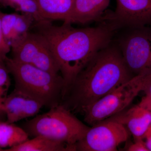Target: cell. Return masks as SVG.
Instances as JSON below:
<instances>
[{"instance_id": "25", "label": "cell", "mask_w": 151, "mask_h": 151, "mask_svg": "<svg viewBox=\"0 0 151 151\" xmlns=\"http://www.w3.org/2000/svg\"><path fill=\"white\" fill-rule=\"evenodd\" d=\"M0 151H3V149H2L1 147H0Z\"/></svg>"}, {"instance_id": "15", "label": "cell", "mask_w": 151, "mask_h": 151, "mask_svg": "<svg viewBox=\"0 0 151 151\" xmlns=\"http://www.w3.org/2000/svg\"><path fill=\"white\" fill-rule=\"evenodd\" d=\"M75 147L43 136H37L24 143L3 151H75Z\"/></svg>"}, {"instance_id": "20", "label": "cell", "mask_w": 151, "mask_h": 151, "mask_svg": "<svg viewBox=\"0 0 151 151\" xmlns=\"http://www.w3.org/2000/svg\"><path fill=\"white\" fill-rule=\"evenodd\" d=\"M126 150L129 151H149L146 147L144 140L134 141V143L130 144Z\"/></svg>"}, {"instance_id": "22", "label": "cell", "mask_w": 151, "mask_h": 151, "mask_svg": "<svg viewBox=\"0 0 151 151\" xmlns=\"http://www.w3.org/2000/svg\"><path fill=\"white\" fill-rule=\"evenodd\" d=\"M145 139L146 147L149 151H151V126L147 132Z\"/></svg>"}, {"instance_id": "13", "label": "cell", "mask_w": 151, "mask_h": 151, "mask_svg": "<svg viewBox=\"0 0 151 151\" xmlns=\"http://www.w3.org/2000/svg\"><path fill=\"white\" fill-rule=\"evenodd\" d=\"M110 0H75L69 16L63 22L85 24L100 22Z\"/></svg>"}, {"instance_id": "2", "label": "cell", "mask_w": 151, "mask_h": 151, "mask_svg": "<svg viewBox=\"0 0 151 151\" xmlns=\"http://www.w3.org/2000/svg\"><path fill=\"white\" fill-rule=\"evenodd\" d=\"M134 76L113 39L78 73L60 104L70 111L81 112Z\"/></svg>"}, {"instance_id": "19", "label": "cell", "mask_w": 151, "mask_h": 151, "mask_svg": "<svg viewBox=\"0 0 151 151\" xmlns=\"http://www.w3.org/2000/svg\"><path fill=\"white\" fill-rule=\"evenodd\" d=\"M3 12L0 10V61H5L7 58V55L11 51V47L7 42L4 33L1 26V18Z\"/></svg>"}, {"instance_id": "18", "label": "cell", "mask_w": 151, "mask_h": 151, "mask_svg": "<svg viewBox=\"0 0 151 151\" xmlns=\"http://www.w3.org/2000/svg\"><path fill=\"white\" fill-rule=\"evenodd\" d=\"M5 61H0V104L8 95L11 81Z\"/></svg>"}, {"instance_id": "11", "label": "cell", "mask_w": 151, "mask_h": 151, "mask_svg": "<svg viewBox=\"0 0 151 151\" xmlns=\"http://www.w3.org/2000/svg\"><path fill=\"white\" fill-rule=\"evenodd\" d=\"M107 119L124 125L133 136L134 141L144 140L151 126V112L139 104Z\"/></svg>"}, {"instance_id": "7", "label": "cell", "mask_w": 151, "mask_h": 151, "mask_svg": "<svg viewBox=\"0 0 151 151\" xmlns=\"http://www.w3.org/2000/svg\"><path fill=\"white\" fill-rule=\"evenodd\" d=\"M13 59L51 73H59V68L45 38L30 32L23 40L11 47Z\"/></svg>"}, {"instance_id": "17", "label": "cell", "mask_w": 151, "mask_h": 151, "mask_svg": "<svg viewBox=\"0 0 151 151\" xmlns=\"http://www.w3.org/2000/svg\"><path fill=\"white\" fill-rule=\"evenodd\" d=\"M0 7L11 8L21 14L30 15L35 22L46 21L41 15L36 0H0Z\"/></svg>"}, {"instance_id": "5", "label": "cell", "mask_w": 151, "mask_h": 151, "mask_svg": "<svg viewBox=\"0 0 151 151\" xmlns=\"http://www.w3.org/2000/svg\"><path fill=\"white\" fill-rule=\"evenodd\" d=\"M151 79L149 70L134 76L84 109L81 113L84 122L92 126L127 109L138 94L144 91Z\"/></svg>"}, {"instance_id": "3", "label": "cell", "mask_w": 151, "mask_h": 151, "mask_svg": "<svg viewBox=\"0 0 151 151\" xmlns=\"http://www.w3.org/2000/svg\"><path fill=\"white\" fill-rule=\"evenodd\" d=\"M5 62L13 76L15 89L35 98L44 106L51 108L60 104L65 85L62 76L8 57Z\"/></svg>"}, {"instance_id": "12", "label": "cell", "mask_w": 151, "mask_h": 151, "mask_svg": "<svg viewBox=\"0 0 151 151\" xmlns=\"http://www.w3.org/2000/svg\"><path fill=\"white\" fill-rule=\"evenodd\" d=\"M35 22L32 16L24 14L4 13L1 26L4 36L11 47L24 39Z\"/></svg>"}, {"instance_id": "10", "label": "cell", "mask_w": 151, "mask_h": 151, "mask_svg": "<svg viewBox=\"0 0 151 151\" xmlns=\"http://www.w3.org/2000/svg\"><path fill=\"white\" fill-rule=\"evenodd\" d=\"M43 105L25 92L14 89L0 104V112L6 116V122L14 124L35 116Z\"/></svg>"}, {"instance_id": "21", "label": "cell", "mask_w": 151, "mask_h": 151, "mask_svg": "<svg viewBox=\"0 0 151 151\" xmlns=\"http://www.w3.org/2000/svg\"><path fill=\"white\" fill-rule=\"evenodd\" d=\"M139 104L145 107L151 112V99L144 96Z\"/></svg>"}, {"instance_id": "4", "label": "cell", "mask_w": 151, "mask_h": 151, "mask_svg": "<svg viewBox=\"0 0 151 151\" xmlns=\"http://www.w3.org/2000/svg\"><path fill=\"white\" fill-rule=\"evenodd\" d=\"M23 126L29 136H43L66 143L75 149L76 144L84 137L90 128L61 104L27 121Z\"/></svg>"}, {"instance_id": "26", "label": "cell", "mask_w": 151, "mask_h": 151, "mask_svg": "<svg viewBox=\"0 0 151 151\" xmlns=\"http://www.w3.org/2000/svg\"></svg>"}, {"instance_id": "9", "label": "cell", "mask_w": 151, "mask_h": 151, "mask_svg": "<svg viewBox=\"0 0 151 151\" xmlns=\"http://www.w3.org/2000/svg\"><path fill=\"white\" fill-rule=\"evenodd\" d=\"M114 12H105L102 22L116 31L128 28L151 27V0H116Z\"/></svg>"}, {"instance_id": "24", "label": "cell", "mask_w": 151, "mask_h": 151, "mask_svg": "<svg viewBox=\"0 0 151 151\" xmlns=\"http://www.w3.org/2000/svg\"><path fill=\"white\" fill-rule=\"evenodd\" d=\"M151 70V55L149 58L148 62L147 65V69L146 70Z\"/></svg>"}, {"instance_id": "16", "label": "cell", "mask_w": 151, "mask_h": 151, "mask_svg": "<svg viewBox=\"0 0 151 151\" xmlns=\"http://www.w3.org/2000/svg\"><path fill=\"white\" fill-rule=\"evenodd\" d=\"M29 136L23 128L0 121V147L2 149L10 148L22 144L29 139Z\"/></svg>"}, {"instance_id": "14", "label": "cell", "mask_w": 151, "mask_h": 151, "mask_svg": "<svg viewBox=\"0 0 151 151\" xmlns=\"http://www.w3.org/2000/svg\"><path fill=\"white\" fill-rule=\"evenodd\" d=\"M75 0H36L41 15L52 21H64L71 12Z\"/></svg>"}, {"instance_id": "6", "label": "cell", "mask_w": 151, "mask_h": 151, "mask_svg": "<svg viewBox=\"0 0 151 151\" xmlns=\"http://www.w3.org/2000/svg\"><path fill=\"white\" fill-rule=\"evenodd\" d=\"M113 38L122 52L125 63L134 76L147 69L151 55V27L128 28Z\"/></svg>"}, {"instance_id": "23", "label": "cell", "mask_w": 151, "mask_h": 151, "mask_svg": "<svg viewBox=\"0 0 151 151\" xmlns=\"http://www.w3.org/2000/svg\"><path fill=\"white\" fill-rule=\"evenodd\" d=\"M146 97L151 99V79L148 83L145 89L144 90Z\"/></svg>"}, {"instance_id": "1", "label": "cell", "mask_w": 151, "mask_h": 151, "mask_svg": "<svg viewBox=\"0 0 151 151\" xmlns=\"http://www.w3.org/2000/svg\"><path fill=\"white\" fill-rule=\"evenodd\" d=\"M32 28L45 38L51 48L65 81L63 96L78 73L111 43L116 32L104 22L95 27L76 28L68 23L57 26L46 20L35 23Z\"/></svg>"}, {"instance_id": "8", "label": "cell", "mask_w": 151, "mask_h": 151, "mask_svg": "<svg viewBox=\"0 0 151 151\" xmlns=\"http://www.w3.org/2000/svg\"><path fill=\"white\" fill-rule=\"evenodd\" d=\"M124 125L106 119L89 128L84 138L76 144V151H115L129 138Z\"/></svg>"}]
</instances>
